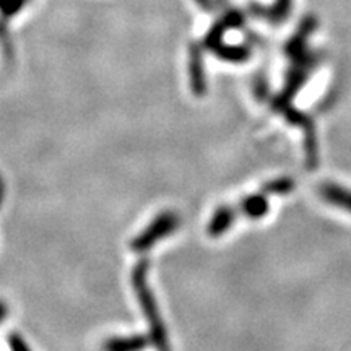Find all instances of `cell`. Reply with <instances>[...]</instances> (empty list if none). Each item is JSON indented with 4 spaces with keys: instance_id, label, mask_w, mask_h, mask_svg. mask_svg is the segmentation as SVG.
Masks as SVG:
<instances>
[{
    "instance_id": "cell-11",
    "label": "cell",
    "mask_w": 351,
    "mask_h": 351,
    "mask_svg": "<svg viewBox=\"0 0 351 351\" xmlns=\"http://www.w3.org/2000/svg\"><path fill=\"white\" fill-rule=\"evenodd\" d=\"M7 314H8V307L5 302L0 300V322H3V320H5Z\"/></svg>"
},
{
    "instance_id": "cell-2",
    "label": "cell",
    "mask_w": 351,
    "mask_h": 351,
    "mask_svg": "<svg viewBox=\"0 0 351 351\" xmlns=\"http://www.w3.org/2000/svg\"><path fill=\"white\" fill-rule=\"evenodd\" d=\"M179 226V217L174 212H165L161 213L160 217L153 219V221L148 225L147 230L132 241V249L135 252H143L148 251L153 244L161 241L166 236L173 234V232L178 230Z\"/></svg>"
},
{
    "instance_id": "cell-3",
    "label": "cell",
    "mask_w": 351,
    "mask_h": 351,
    "mask_svg": "<svg viewBox=\"0 0 351 351\" xmlns=\"http://www.w3.org/2000/svg\"><path fill=\"white\" fill-rule=\"evenodd\" d=\"M319 195L330 205L340 207L351 213V191L333 182H322L319 186Z\"/></svg>"
},
{
    "instance_id": "cell-1",
    "label": "cell",
    "mask_w": 351,
    "mask_h": 351,
    "mask_svg": "<svg viewBox=\"0 0 351 351\" xmlns=\"http://www.w3.org/2000/svg\"><path fill=\"white\" fill-rule=\"evenodd\" d=\"M147 271H148V262L143 261L135 265L134 271H132V285H134V291L137 295V300L142 306L145 317H147L148 324L152 328V337L155 340V345L160 348V351H169L168 335H166V328L161 320L160 311H158L156 301L153 300V295L150 291V287L147 283Z\"/></svg>"
},
{
    "instance_id": "cell-7",
    "label": "cell",
    "mask_w": 351,
    "mask_h": 351,
    "mask_svg": "<svg viewBox=\"0 0 351 351\" xmlns=\"http://www.w3.org/2000/svg\"><path fill=\"white\" fill-rule=\"evenodd\" d=\"M191 82H192V90L194 95L202 96L205 93V88H207V82H205V73H204V65H202L199 52H192L191 57Z\"/></svg>"
},
{
    "instance_id": "cell-9",
    "label": "cell",
    "mask_w": 351,
    "mask_h": 351,
    "mask_svg": "<svg viewBox=\"0 0 351 351\" xmlns=\"http://www.w3.org/2000/svg\"><path fill=\"white\" fill-rule=\"evenodd\" d=\"M28 0H0V15L3 19H10L23 8Z\"/></svg>"
},
{
    "instance_id": "cell-6",
    "label": "cell",
    "mask_w": 351,
    "mask_h": 351,
    "mask_svg": "<svg viewBox=\"0 0 351 351\" xmlns=\"http://www.w3.org/2000/svg\"><path fill=\"white\" fill-rule=\"evenodd\" d=\"M148 340L145 337H124V339H111L104 343V351H140L147 348Z\"/></svg>"
},
{
    "instance_id": "cell-4",
    "label": "cell",
    "mask_w": 351,
    "mask_h": 351,
    "mask_svg": "<svg viewBox=\"0 0 351 351\" xmlns=\"http://www.w3.org/2000/svg\"><path fill=\"white\" fill-rule=\"evenodd\" d=\"M232 208H234L236 217H238V215H245V217L251 218H261L269 212V200H267L265 194H257L249 197V199H244L238 207Z\"/></svg>"
},
{
    "instance_id": "cell-5",
    "label": "cell",
    "mask_w": 351,
    "mask_h": 351,
    "mask_svg": "<svg viewBox=\"0 0 351 351\" xmlns=\"http://www.w3.org/2000/svg\"><path fill=\"white\" fill-rule=\"evenodd\" d=\"M236 219V213L232 207H221L218 208L215 215L212 217V221L208 225V234L217 238V236H221L228 228H230Z\"/></svg>"
},
{
    "instance_id": "cell-8",
    "label": "cell",
    "mask_w": 351,
    "mask_h": 351,
    "mask_svg": "<svg viewBox=\"0 0 351 351\" xmlns=\"http://www.w3.org/2000/svg\"><path fill=\"white\" fill-rule=\"evenodd\" d=\"M295 189V181L289 178H282L276 179V181H271L269 184L263 186V194L270 195V194H288Z\"/></svg>"
},
{
    "instance_id": "cell-10",
    "label": "cell",
    "mask_w": 351,
    "mask_h": 351,
    "mask_svg": "<svg viewBox=\"0 0 351 351\" xmlns=\"http://www.w3.org/2000/svg\"><path fill=\"white\" fill-rule=\"evenodd\" d=\"M8 346H10V351H32L29 348V345L26 343L23 337L20 335V333H8Z\"/></svg>"
}]
</instances>
